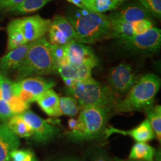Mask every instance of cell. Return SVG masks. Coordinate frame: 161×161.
I'll return each mask as SVG.
<instances>
[{
    "label": "cell",
    "instance_id": "cell-1",
    "mask_svg": "<svg viewBox=\"0 0 161 161\" xmlns=\"http://www.w3.org/2000/svg\"><path fill=\"white\" fill-rule=\"evenodd\" d=\"M77 34L76 41L94 44L104 38H110L111 29L108 16L83 9L69 12L65 17Z\"/></svg>",
    "mask_w": 161,
    "mask_h": 161
},
{
    "label": "cell",
    "instance_id": "cell-2",
    "mask_svg": "<svg viewBox=\"0 0 161 161\" xmlns=\"http://www.w3.org/2000/svg\"><path fill=\"white\" fill-rule=\"evenodd\" d=\"M160 87L161 80L158 76L144 75L136 80L125 97L115 103L112 110L115 114L146 110L153 106Z\"/></svg>",
    "mask_w": 161,
    "mask_h": 161
},
{
    "label": "cell",
    "instance_id": "cell-3",
    "mask_svg": "<svg viewBox=\"0 0 161 161\" xmlns=\"http://www.w3.org/2000/svg\"><path fill=\"white\" fill-rule=\"evenodd\" d=\"M16 70L19 80L48 75L57 70L52 55V44L45 37L31 43L25 58Z\"/></svg>",
    "mask_w": 161,
    "mask_h": 161
},
{
    "label": "cell",
    "instance_id": "cell-4",
    "mask_svg": "<svg viewBox=\"0 0 161 161\" xmlns=\"http://www.w3.org/2000/svg\"><path fill=\"white\" fill-rule=\"evenodd\" d=\"M67 92L75 98L82 108H104L111 111L118 100L109 86L94 79L79 82L73 87L68 88Z\"/></svg>",
    "mask_w": 161,
    "mask_h": 161
},
{
    "label": "cell",
    "instance_id": "cell-5",
    "mask_svg": "<svg viewBox=\"0 0 161 161\" xmlns=\"http://www.w3.org/2000/svg\"><path fill=\"white\" fill-rule=\"evenodd\" d=\"M110 112V110L104 108H82L78 119L79 129L67 132L68 138L76 142L99 138L104 134Z\"/></svg>",
    "mask_w": 161,
    "mask_h": 161
},
{
    "label": "cell",
    "instance_id": "cell-6",
    "mask_svg": "<svg viewBox=\"0 0 161 161\" xmlns=\"http://www.w3.org/2000/svg\"><path fill=\"white\" fill-rule=\"evenodd\" d=\"M118 47L134 55L150 56L159 52L161 45V30L153 26L143 34L116 38Z\"/></svg>",
    "mask_w": 161,
    "mask_h": 161
},
{
    "label": "cell",
    "instance_id": "cell-7",
    "mask_svg": "<svg viewBox=\"0 0 161 161\" xmlns=\"http://www.w3.org/2000/svg\"><path fill=\"white\" fill-rule=\"evenodd\" d=\"M131 66L122 63L110 70L108 80L111 91L116 97L127 94L136 82Z\"/></svg>",
    "mask_w": 161,
    "mask_h": 161
},
{
    "label": "cell",
    "instance_id": "cell-8",
    "mask_svg": "<svg viewBox=\"0 0 161 161\" xmlns=\"http://www.w3.org/2000/svg\"><path fill=\"white\" fill-rule=\"evenodd\" d=\"M18 26L27 44L38 40L48 32L52 20L39 15L17 19Z\"/></svg>",
    "mask_w": 161,
    "mask_h": 161
},
{
    "label": "cell",
    "instance_id": "cell-9",
    "mask_svg": "<svg viewBox=\"0 0 161 161\" xmlns=\"http://www.w3.org/2000/svg\"><path fill=\"white\" fill-rule=\"evenodd\" d=\"M20 115L33 130L34 139L37 142H48L59 132L58 128L50 125L31 110H27Z\"/></svg>",
    "mask_w": 161,
    "mask_h": 161
},
{
    "label": "cell",
    "instance_id": "cell-10",
    "mask_svg": "<svg viewBox=\"0 0 161 161\" xmlns=\"http://www.w3.org/2000/svg\"><path fill=\"white\" fill-rule=\"evenodd\" d=\"M52 45L65 46L71 41H76L77 34L70 23L62 16H56L48 30Z\"/></svg>",
    "mask_w": 161,
    "mask_h": 161
},
{
    "label": "cell",
    "instance_id": "cell-11",
    "mask_svg": "<svg viewBox=\"0 0 161 161\" xmlns=\"http://www.w3.org/2000/svg\"><path fill=\"white\" fill-rule=\"evenodd\" d=\"M108 17L110 20H118L128 23L143 19L152 20V19L149 13L136 1L121 4Z\"/></svg>",
    "mask_w": 161,
    "mask_h": 161
},
{
    "label": "cell",
    "instance_id": "cell-12",
    "mask_svg": "<svg viewBox=\"0 0 161 161\" xmlns=\"http://www.w3.org/2000/svg\"><path fill=\"white\" fill-rule=\"evenodd\" d=\"M64 47L69 65L78 68L86 62L98 63L97 58L90 47L75 40L71 41Z\"/></svg>",
    "mask_w": 161,
    "mask_h": 161
},
{
    "label": "cell",
    "instance_id": "cell-13",
    "mask_svg": "<svg viewBox=\"0 0 161 161\" xmlns=\"http://www.w3.org/2000/svg\"><path fill=\"white\" fill-rule=\"evenodd\" d=\"M13 84L5 74L0 73V98L8 104L14 115H19L28 110L29 104L25 103L14 94Z\"/></svg>",
    "mask_w": 161,
    "mask_h": 161
},
{
    "label": "cell",
    "instance_id": "cell-14",
    "mask_svg": "<svg viewBox=\"0 0 161 161\" xmlns=\"http://www.w3.org/2000/svg\"><path fill=\"white\" fill-rule=\"evenodd\" d=\"M55 85V82L50 79H46L41 76L30 77L14 83L13 90L14 92L18 91L27 92L34 96L36 99L41 94L51 89Z\"/></svg>",
    "mask_w": 161,
    "mask_h": 161
},
{
    "label": "cell",
    "instance_id": "cell-15",
    "mask_svg": "<svg viewBox=\"0 0 161 161\" xmlns=\"http://www.w3.org/2000/svg\"><path fill=\"white\" fill-rule=\"evenodd\" d=\"M121 134L124 136H129L134 138L137 142L146 143L155 138V134L150 125L149 121L146 119L138 127L131 130H122L115 128L114 127H109L106 128L104 134L106 137H109L112 134Z\"/></svg>",
    "mask_w": 161,
    "mask_h": 161
},
{
    "label": "cell",
    "instance_id": "cell-16",
    "mask_svg": "<svg viewBox=\"0 0 161 161\" xmlns=\"http://www.w3.org/2000/svg\"><path fill=\"white\" fill-rule=\"evenodd\" d=\"M19 146V137L7 125H0V161H10L11 152Z\"/></svg>",
    "mask_w": 161,
    "mask_h": 161
},
{
    "label": "cell",
    "instance_id": "cell-17",
    "mask_svg": "<svg viewBox=\"0 0 161 161\" xmlns=\"http://www.w3.org/2000/svg\"><path fill=\"white\" fill-rule=\"evenodd\" d=\"M31 43L19 47L8 52L6 55L0 58V70L5 74L10 70L16 69L25 58Z\"/></svg>",
    "mask_w": 161,
    "mask_h": 161
},
{
    "label": "cell",
    "instance_id": "cell-18",
    "mask_svg": "<svg viewBox=\"0 0 161 161\" xmlns=\"http://www.w3.org/2000/svg\"><path fill=\"white\" fill-rule=\"evenodd\" d=\"M35 102L47 115L50 116H61L59 109L60 97L52 88L41 94Z\"/></svg>",
    "mask_w": 161,
    "mask_h": 161
},
{
    "label": "cell",
    "instance_id": "cell-19",
    "mask_svg": "<svg viewBox=\"0 0 161 161\" xmlns=\"http://www.w3.org/2000/svg\"><path fill=\"white\" fill-rule=\"evenodd\" d=\"M7 51L10 52L19 47L28 44L20 31L16 19L12 20L7 27Z\"/></svg>",
    "mask_w": 161,
    "mask_h": 161
},
{
    "label": "cell",
    "instance_id": "cell-20",
    "mask_svg": "<svg viewBox=\"0 0 161 161\" xmlns=\"http://www.w3.org/2000/svg\"><path fill=\"white\" fill-rule=\"evenodd\" d=\"M7 125L19 137L26 138L33 136V130L20 114L13 116L9 119Z\"/></svg>",
    "mask_w": 161,
    "mask_h": 161
},
{
    "label": "cell",
    "instance_id": "cell-21",
    "mask_svg": "<svg viewBox=\"0 0 161 161\" xmlns=\"http://www.w3.org/2000/svg\"><path fill=\"white\" fill-rule=\"evenodd\" d=\"M125 0H88L86 10L103 14L117 9Z\"/></svg>",
    "mask_w": 161,
    "mask_h": 161
},
{
    "label": "cell",
    "instance_id": "cell-22",
    "mask_svg": "<svg viewBox=\"0 0 161 161\" xmlns=\"http://www.w3.org/2000/svg\"><path fill=\"white\" fill-rule=\"evenodd\" d=\"M155 151L153 147L146 143L137 142L130 152L129 159L138 161H153Z\"/></svg>",
    "mask_w": 161,
    "mask_h": 161
},
{
    "label": "cell",
    "instance_id": "cell-23",
    "mask_svg": "<svg viewBox=\"0 0 161 161\" xmlns=\"http://www.w3.org/2000/svg\"><path fill=\"white\" fill-rule=\"evenodd\" d=\"M52 0H25L22 4L16 6L8 12L16 14H26L36 12Z\"/></svg>",
    "mask_w": 161,
    "mask_h": 161
},
{
    "label": "cell",
    "instance_id": "cell-24",
    "mask_svg": "<svg viewBox=\"0 0 161 161\" xmlns=\"http://www.w3.org/2000/svg\"><path fill=\"white\" fill-rule=\"evenodd\" d=\"M147 119L158 140H161V106L160 105L152 106L146 110Z\"/></svg>",
    "mask_w": 161,
    "mask_h": 161
},
{
    "label": "cell",
    "instance_id": "cell-25",
    "mask_svg": "<svg viewBox=\"0 0 161 161\" xmlns=\"http://www.w3.org/2000/svg\"><path fill=\"white\" fill-rule=\"evenodd\" d=\"M59 109L61 115L75 116L79 113L80 106L75 98L66 96L60 98Z\"/></svg>",
    "mask_w": 161,
    "mask_h": 161
},
{
    "label": "cell",
    "instance_id": "cell-26",
    "mask_svg": "<svg viewBox=\"0 0 161 161\" xmlns=\"http://www.w3.org/2000/svg\"><path fill=\"white\" fill-rule=\"evenodd\" d=\"M111 33L110 38H118L123 36H132L131 23L118 20H110Z\"/></svg>",
    "mask_w": 161,
    "mask_h": 161
},
{
    "label": "cell",
    "instance_id": "cell-27",
    "mask_svg": "<svg viewBox=\"0 0 161 161\" xmlns=\"http://www.w3.org/2000/svg\"><path fill=\"white\" fill-rule=\"evenodd\" d=\"M152 16L158 19L161 18V0H136Z\"/></svg>",
    "mask_w": 161,
    "mask_h": 161
},
{
    "label": "cell",
    "instance_id": "cell-28",
    "mask_svg": "<svg viewBox=\"0 0 161 161\" xmlns=\"http://www.w3.org/2000/svg\"><path fill=\"white\" fill-rule=\"evenodd\" d=\"M52 52L56 70L60 66L69 64L66 58L64 46L52 45Z\"/></svg>",
    "mask_w": 161,
    "mask_h": 161
},
{
    "label": "cell",
    "instance_id": "cell-29",
    "mask_svg": "<svg viewBox=\"0 0 161 161\" xmlns=\"http://www.w3.org/2000/svg\"><path fill=\"white\" fill-rule=\"evenodd\" d=\"M97 63L86 62L77 68V79L80 82H86L93 80L92 72L93 68L97 65Z\"/></svg>",
    "mask_w": 161,
    "mask_h": 161
},
{
    "label": "cell",
    "instance_id": "cell-30",
    "mask_svg": "<svg viewBox=\"0 0 161 161\" xmlns=\"http://www.w3.org/2000/svg\"><path fill=\"white\" fill-rule=\"evenodd\" d=\"M153 26V22L151 19H143L131 23L133 35L143 34Z\"/></svg>",
    "mask_w": 161,
    "mask_h": 161
},
{
    "label": "cell",
    "instance_id": "cell-31",
    "mask_svg": "<svg viewBox=\"0 0 161 161\" xmlns=\"http://www.w3.org/2000/svg\"><path fill=\"white\" fill-rule=\"evenodd\" d=\"M58 72L62 78H76L77 79V68L71 65H64L58 68ZM78 80V79H77Z\"/></svg>",
    "mask_w": 161,
    "mask_h": 161
},
{
    "label": "cell",
    "instance_id": "cell-32",
    "mask_svg": "<svg viewBox=\"0 0 161 161\" xmlns=\"http://www.w3.org/2000/svg\"><path fill=\"white\" fill-rule=\"evenodd\" d=\"M14 115L8 104L0 98V119L6 121L10 119Z\"/></svg>",
    "mask_w": 161,
    "mask_h": 161
},
{
    "label": "cell",
    "instance_id": "cell-33",
    "mask_svg": "<svg viewBox=\"0 0 161 161\" xmlns=\"http://www.w3.org/2000/svg\"><path fill=\"white\" fill-rule=\"evenodd\" d=\"M91 161H112L106 152L101 149L94 150L90 155Z\"/></svg>",
    "mask_w": 161,
    "mask_h": 161
},
{
    "label": "cell",
    "instance_id": "cell-34",
    "mask_svg": "<svg viewBox=\"0 0 161 161\" xmlns=\"http://www.w3.org/2000/svg\"><path fill=\"white\" fill-rule=\"evenodd\" d=\"M25 0H0V11L8 12L10 9L20 5Z\"/></svg>",
    "mask_w": 161,
    "mask_h": 161
},
{
    "label": "cell",
    "instance_id": "cell-35",
    "mask_svg": "<svg viewBox=\"0 0 161 161\" xmlns=\"http://www.w3.org/2000/svg\"><path fill=\"white\" fill-rule=\"evenodd\" d=\"M31 151L29 150H14L10 153V158L13 161H23L29 155Z\"/></svg>",
    "mask_w": 161,
    "mask_h": 161
},
{
    "label": "cell",
    "instance_id": "cell-36",
    "mask_svg": "<svg viewBox=\"0 0 161 161\" xmlns=\"http://www.w3.org/2000/svg\"><path fill=\"white\" fill-rule=\"evenodd\" d=\"M69 3L74 4L80 9L86 10L88 0H67Z\"/></svg>",
    "mask_w": 161,
    "mask_h": 161
},
{
    "label": "cell",
    "instance_id": "cell-37",
    "mask_svg": "<svg viewBox=\"0 0 161 161\" xmlns=\"http://www.w3.org/2000/svg\"><path fill=\"white\" fill-rule=\"evenodd\" d=\"M68 126L72 131H77L80 127V122L78 119L75 118H70L68 121Z\"/></svg>",
    "mask_w": 161,
    "mask_h": 161
},
{
    "label": "cell",
    "instance_id": "cell-38",
    "mask_svg": "<svg viewBox=\"0 0 161 161\" xmlns=\"http://www.w3.org/2000/svg\"><path fill=\"white\" fill-rule=\"evenodd\" d=\"M63 80H64L66 86L68 87V88L73 87L78 82H80V80L76 78H64Z\"/></svg>",
    "mask_w": 161,
    "mask_h": 161
},
{
    "label": "cell",
    "instance_id": "cell-39",
    "mask_svg": "<svg viewBox=\"0 0 161 161\" xmlns=\"http://www.w3.org/2000/svg\"><path fill=\"white\" fill-rule=\"evenodd\" d=\"M23 161H37V160L34 154L31 151L29 155Z\"/></svg>",
    "mask_w": 161,
    "mask_h": 161
},
{
    "label": "cell",
    "instance_id": "cell-40",
    "mask_svg": "<svg viewBox=\"0 0 161 161\" xmlns=\"http://www.w3.org/2000/svg\"><path fill=\"white\" fill-rule=\"evenodd\" d=\"M118 161H138V160H131V159H130V160H127V161H124V160H121V159H116Z\"/></svg>",
    "mask_w": 161,
    "mask_h": 161
},
{
    "label": "cell",
    "instance_id": "cell-41",
    "mask_svg": "<svg viewBox=\"0 0 161 161\" xmlns=\"http://www.w3.org/2000/svg\"><path fill=\"white\" fill-rule=\"evenodd\" d=\"M68 161H79L77 159H68Z\"/></svg>",
    "mask_w": 161,
    "mask_h": 161
},
{
    "label": "cell",
    "instance_id": "cell-42",
    "mask_svg": "<svg viewBox=\"0 0 161 161\" xmlns=\"http://www.w3.org/2000/svg\"><path fill=\"white\" fill-rule=\"evenodd\" d=\"M68 161V159H63V160H60V161Z\"/></svg>",
    "mask_w": 161,
    "mask_h": 161
},
{
    "label": "cell",
    "instance_id": "cell-43",
    "mask_svg": "<svg viewBox=\"0 0 161 161\" xmlns=\"http://www.w3.org/2000/svg\"><path fill=\"white\" fill-rule=\"evenodd\" d=\"M115 161H118V160L116 159H115Z\"/></svg>",
    "mask_w": 161,
    "mask_h": 161
}]
</instances>
